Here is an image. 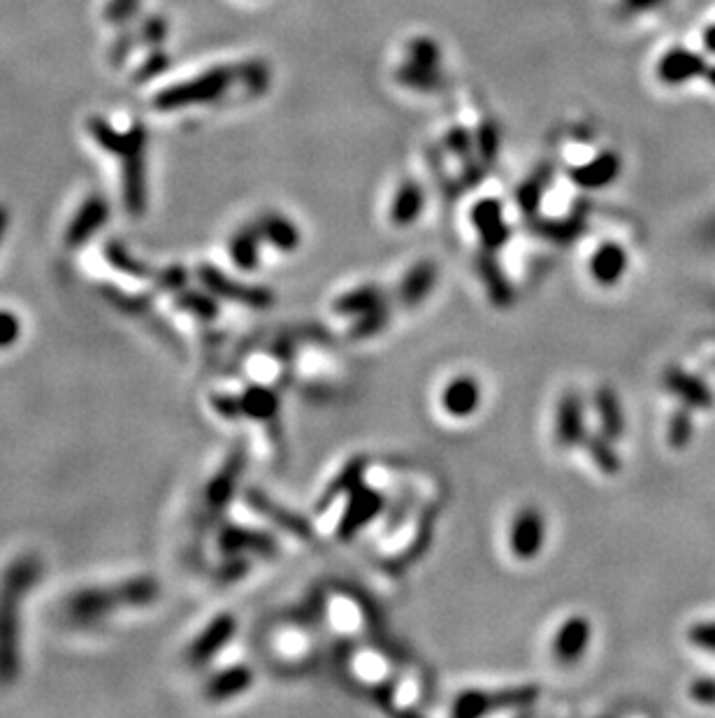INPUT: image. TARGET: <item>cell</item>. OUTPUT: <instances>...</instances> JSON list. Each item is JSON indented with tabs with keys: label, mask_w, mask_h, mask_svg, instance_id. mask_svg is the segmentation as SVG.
<instances>
[{
	"label": "cell",
	"mask_w": 715,
	"mask_h": 718,
	"mask_svg": "<svg viewBox=\"0 0 715 718\" xmlns=\"http://www.w3.org/2000/svg\"><path fill=\"white\" fill-rule=\"evenodd\" d=\"M244 505L254 509L256 514H260L263 519L270 521L272 526H277L279 530H284V533L293 535L295 540H302V542L314 540L312 521H309L307 516L293 512V509H288L281 505V502L270 498L263 488H258V486L244 488Z\"/></svg>",
	"instance_id": "cell-7"
},
{
	"label": "cell",
	"mask_w": 715,
	"mask_h": 718,
	"mask_svg": "<svg viewBox=\"0 0 715 718\" xmlns=\"http://www.w3.org/2000/svg\"><path fill=\"white\" fill-rule=\"evenodd\" d=\"M699 66H702V61H699L697 56L685 54V52H674L662 61L660 73L667 82H683L695 73H699Z\"/></svg>",
	"instance_id": "cell-37"
},
{
	"label": "cell",
	"mask_w": 715,
	"mask_h": 718,
	"mask_svg": "<svg viewBox=\"0 0 715 718\" xmlns=\"http://www.w3.org/2000/svg\"><path fill=\"white\" fill-rule=\"evenodd\" d=\"M688 642L695 649L715 653V621L692 623L688 630Z\"/></svg>",
	"instance_id": "cell-41"
},
{
	"label": "cell",
	"mask_w": 715,
	"mask_h": 718,
	"mask_svg": "<svg viewBox=\"0 0 715 718\" xmlns=\"http://www.w3.org/2000/svg\"><path fill=\"white\" fill-rule=\"evenodd\" d=\"M411 512H414V495L404 493V498L384 514L386 516V535L388 537L395 535V530H400L404 526V521L409 519Z\"/></svg>",
	"instance_id": "cell-42"
},
{
	"label": "cell",
	"mask_w": 715,
	"mask_h": 718,
	"mask_svg": "<svg viewBox=\"0 0 715 718\" xmlns=\"http://www.w3.org/2000/svg\"><path fill=\"white\" fill-rule=\"evenodd\" d=\"M472 224L479 233L483 249L500 251L511 238V228L504 221V210L497 200H481L472 210Z\"/></svg>",
	"instance_id": "cell-17"
},
{
	"label": "cell",
	"mask_w": 715,
	"mask_h": 718,
	"mask_svg": "<svg viewBox=\"0 0 715 718\" xmlns=\"http://www.w3.org/2000/svg\"><path fill=\"white\" fill-rule=\"evenodd\" d=\"M105 298L110 300V303H114L119 307V310H124L128 314H137L142 310H149V298L147 296H124V293L114 291L112 286H105Z\"/></svg>",
	"instance_id": "cell-43"
},
{
	"label": "cell",
	"mask_w": 715,
	"mask_h": 718,
	"mask_svg": "<svg viewBox=\"0 0 715 718\" xmlns=\"http://www.w3.org/2000/svg\"><path fill=\"white\" fill-rule=\"evenodd\" d=\"M260 242H263V235H260L258 226H244L237 231L233 238H230V258L240 270H256L260 261Z\"/></svg>",
	"instance_id": "cell-30"
},
{
	"label": "cell",
	"mask_w": 715,
	"mask_h": 718,
	"mask_svg": "<svg viewBox=\"0 0 715 718\" xmlns=\"http://www.w3.org/2000/svg\"><path fill=\"white\" fill-rule=\"evenodd\" d=\"M233 75L228 70H212V73L200 75L198 80H191L177 89L163 91L161 96L156 98V105L161 110H175V107H186L193 103H205V100L219 98L223 91L228 89Z\"/></svg>",
	"instance_id": "cell-11"
},
{
	"label": "cell",
	"mask_w": 715,
	"mask_h": 718,
	"mask_svg": "<svg viewBox=\"0 0 715 718\" xmlns=\"http://www.w3.org/2000/svg\"><path fill=\"white\" fill-rule=\"evenodd\" d=\"M439 282V265L435 261H418L411 265L407 275L402 277L397 298L404 307H418L430 298Z\"/></svg>",
	"instance_id": "cell-21"
},
{
	"label": "cell",
	"mask_w": 715,
	"mask_h": 718,
	"mask_svg": "<svg viewBox=\"0 0 715 718\" xmlns=\"http://www.w3.org/2000/svg\"><path fill=\"white\" fill-rule=\"evenodd\" d=\"M235 633H237V619L233 614L214 616V619L207 623V628L193 639L189 651H186V660L195 667L207 665L209 660L216 658L223 649H226L230 639L235 637Z\"/></svg>",
	"instance_id": "cell-13"
},
{
	"label": "cell",
	"mask_w": 715,
	"mask_h": 718,
	"mask_svg": "<svg viewBox=\"0 0 715 718\" xmlns=\"http://www.w3.org/2000/svg\"><path fill=\"white\" fill-rule=\"evenodd\" d=\"M613 442L616 440H611L609 435H604L602 430H597V433L585 435L583 444H581V447L585 449V454L590 456L592 465L609 477H616L618 472L623 470V458H620V454L616 451V444Z\"/></svg>",
	"instance_id": "cell-28"
},
{
	"label": "cell",
	"mask_w": 715,
	"mask_h": 718,
	"mask_svg": "<svg viewBox=\"0 0 715 718\" xmlns=\"http://www.w3.org/2000/svg\"><path fill=\"white\" fill-rule=\"evenodd\" d=\"M93 133L100 145L124 161V196L126 207L133 214H142L147 207V182H144V133L133 128L128 135H119L103 121L93 124Z\"/></svg>",
	"instance_id": "cell-3"
},
{
	"label": "cell",
	"mask_w": 715,
	"mask_h": 718,
	"mask_svg": "<svg viewBox=\"0 0 715 718\" xmlns=\"http://www.w3.org/2000/svg\"><path fill=\"white\" fill-rule=\"evenodd\" d=\"M251 570V560L244 554H228L223 563L216 567L214 574L221 584H235V581L244 579Z\"/></svg>",
	"instance_id": "cell-38"
},
{
	"label": "cell",
	"mask_w": 715,
	"mask_h": 718,
	"mask_svg": "<svg viewBox=\"0 0 715 718\" xmlns=\"http://www.w3.org/2000/svg\"><path fill=\"white\" fill-rule=\"evenodd\" d=\"M390 317H393V305H390V300H386L384 305L374 307V310L353 319L349 337L351 340H370V337H377L388 328Z\"/></svg>",
	"instance_id": "cell-34"
},
{
	"label": "cell",
	"mask_w": 715,
	"mask_h": 718,
	"mask_svg": "<svg viewBox=\"0 0 715 718\" xmlns=\"http://www.w3.org/2000/svg\"><path fill=\"white\" fill-rule=\"evenodd\" d=\"M177 310H182L186 314H193L195 319L200 321H214L219 317V298L214 293L205 291H179V296L175 298Z\"/></svg>",
	"instance_id": "cell-33"
},
{
	"label": "cell",
	"mask_w": 715,
	"mask_h": 718,
	"mask_svg": "<svg viewBox=\"0 0 715 718\" xmlns=\"http://www.w3.org/2000/svg\"><path fill=\"white\" fill-rule=\"evenodd\" d=\"M541 203V182H527L518 191V205L525 214H534Z\"/></svg>",
	"instance_id": "cell-45"
},
{
	"label": "cell",
	"mask_w": 715,
	"mask_h": 718,
	"mask_svg": "<svg viewBox=\"0 0 715 718\" xmlns=\"http://www.w3.org/2000/svg\"><path fill=\"white\" fill-rule=\"evenodd\" d=\"M620 172V161L613 154L597 156L592 163H585L572 172V179L583 189H602L611 184Z\"/></svg>",
	"instance_id": "cell-31"
},
{
	"label": "cell",
	"mask_w": 715,
	"mask_h": 718,
	"mask_svg": "<svg viewBox=\"0 0 715 718\" xmlns=\"http://www.w3.org/2000/svg\"><path fill=\"white\" fill-rule=\"evenodd\" d=\"M21 335V321L17 314L0 310V349L12 347Z\"/></svg>",
	"instance_id": "cell-44"
},
{
	"label": "cell",
	"mask_w": 715,
	"mask_h": 718,
	"mask_svg": "<svg viewBox=\"0 0 715 718\" xmlns=\"http://www.w3.org/2000/svg\"><path fill=\"white\" fill-rule=\"evenodd\" d=\"M161 588L154 577H130L114 586L86 588L68 600V612L79 621L103 619V616L117 612L124 607H147L158 600Z\"/></svg>",
	"instance_id": "cell-2"
},
{
	"label": "cell",
	"mask_w": 715,
	"mask_h": 718,
	"mask_svg": "<svg viewBox=\"0 0 715 718\" xmlns=\"http://www.w3.org/2000/svg\"><path fill=\"white\" fill-rule=\"evenodd\" d=\"M186 270L184 268H168L163 272H156V279H158V286L165 291H182L184 284H186Z\"/></svg>",
	"instance_id": "cell-46"
},
{
	"label": "cell",
	"mask_w": 715,
	"mask_h": 718,
	"mask_svg": "<svg viewBox=\"0 0 715 718\" xmlns=\"http://www.w3.org/2000/svg\"><path fill=\"white\" fill-rule=\"evenodd\" d=\"M107 217H110V205L103 196H91L84 200V205L79 207L75 219L70 221L68 233H65V242L68 247L77 249L82 244L89 242L96 231H100L107 224Z\"/></svg>",
	"instance_id": "cell-19"
},
{
	"label": "cell",
	"mask_w": 715,
	"mask_h": 718,
	"mask_svg": "<svg viewBox=\"0 0 715 718\" xmlns=\"http://www.w3.org/2000/svg\"><path fill=\"white\" fill-rule=\"evenodd\" d=\"M105 258L112 268H117L119 272H124V275H128V277H135V279L154 277V270H151L147 263H142L140 258H135L133 254H130L126 244H121V242H107Z\"/></svg>",
	"instance_id": "cell-35"
},
{
	"label": "cell",
	"mask_w": 715,
	"mask_h": 718,
	"mask_svg": "<svg viewBox=\"0 0 715 718\" xmlns=\"http://www.w3.org/2000/svg\"><path fill=\"white\" fill-rule=\"evenodd\" d=\"M627 265H630V256L623 244L604 242L590 258V275L599 286L609 289L625 277Z\"/></svg>",
	"instance_id": "cell-22"
},
{
	"label": "cell",
	"mask_w": 715,
	"mask_h": 718,
	"mask_svg": "<svg viewBox=\"0 0 715 718\" xmlns=\"http://www.w3.org/2000/svg\"><path fill=\"white\" fill-rule=\"evenodd\" d=\"M258 231L263 235V240L272 244L274 249L279 251H295L300 247V231L298 226L293 224L291 219L281 217V214H263L258 219Z\"/></svg>",
	"instance_id": "cell-29"
},
{
	"label": "cell",
	"mask_w": 715,
	"mask_h": 718,
	"mask_svg": "<svg viewBox=\"0 0 715 718\" xmlns=\"http://www.w3.org/2000/svg\"><path fill=\"white\" fill-rule=\"evenodd\" d=\"M583 224L579 219H569V221H551V224H541L539 226V233L544 235V238L553 240V242H560V244H567L579 238Z\"/></svg>",
	"instance_id": "cell-39"
},
{
	"label": "cell",
	"mask_w": 715,
	"mask_h": 718,
	"mask_svg": "<svg viewBox=\"0 0 715 718\" xmlns=\"http://www.w3.org/2000/svg\"><path fill=\"white\" fill-rule=\"evenodd\" d=\"M592 642V623L588 616L572 614L569 619L558 628L553 637V658L560 665H576L588 653Z\"/></svg>",
	"instance_id": "cell-12"
},
{
	"label": "cell",
	"mask_w": 715,
	"mask_h": 718,
	"mask_svg": "<svg viewBox=\"0 0 715 718\" xmlns=\"http://www.w3.org/2000/svg\"><path fill=\"white\" fill-rule=\"evenodd\" d=\"M7 226H10V214H7L5 207H0V242H3V235L7 231Z\"/></svg>",
	"instance_id": "cell-49"
},
{
	"label": "cell",
	"mask_w": 715,
	"mask_h": 718,
	"mask_svg": "<svg viewBox=\"0 0 715 718\" xmlns=\"http://www.w3.org/2000/svg\"><path fill=\"white\" fill-rule=\"evenodd\" d=\"M137 5H140V0H112L110 7H107V17L114 21L128 19Z\"/></svg>",
	"instance_id": "cell-48"
},
{
	"label": "cell",
	"mask_w": 715,
	"mask_h": 718,
	"mask_svg": "<svg viewBox=\"0 0 715 718\" xmlns=\"http://www.w3.org/2000/svg\"><path fill=\"white\" fill-rule=\"evenodd\" d=\"M541 688L534 684L509 688H469L453 700L451 712L455 718H481L486 714L504 712V709H527L539 700Z\"/></svg>",
	"instance_id": "cell-4"
},
{
	"label": "cell",
	"mask_w": 715,
	"mask_h": 718,
	"mask_svg": "<svg viewBox=\"0 0 715 718\" xmlns=\"http://www.w3.org/2000/svg\"><path fill=\"white\" fill-rule=\"evenodd\" d=\"M254 686V670L249 665H233L216 672L205 684V698L212 702H226L247 693Z\"/></svg>",
	"instance_id": "cell-23"
},
{
	"label": "cell",
	"mask_w": 715,
	"mask_h": 718,
	"mask_svg": "<svg viewBox=\"0 0 715 718\" xmlns=\"http://www.w3.org/2000/svg\"><path fill=\"white\" fill-rule=\"evenodd\" d=\"M42 577L38 556L14 558L0 577V686H12L21 667V602Z\"/></svg>",
	"instance_id": "cell-1"
},
{
	"label": "cell",
	"mask_w": 715,
	"mask_h": 718,
	"mask_svg": "<svg viewBox=\"0 0 715 718\" xmlns=\"http://www.w3.org/2000/svg\"><path fill=\"white\" fill-rule=\"evenodd\" d=\"M690 698L699 705H715V679H697L690 686Z\"/></svg>",
	"instance_id": "cell-47"
},
{
	"label": "cell",
	"mask_w": 715,
	"mask_h": 718,
	"mask_svg": "<svg viewBox=\"0 0 715 718\" xmlns=\"http://www.w3.org/2000/svg\"><path fill=\"white\" fill-rule=\"evenodd\" d=\"M367 470H370V458H367L365 454L351 456L349 461L342 465V470H339L337 475L328 481V486L321 491L319 500H316V505H314V512L323 514L325 509H330L337 500L349 498L356 488L365 484Z\"/></svg>",
	"instance_id": "cell-15"
},
{
	"label": "cell",
	"mask_w": 715,
	"mask_h": 718,
	"mask_svg": "<svg viewBox=\"0 0 715 718\" xmlns=\"http://www.w3.org/2000/svg\"><path fill=\"white\" fill-rule=\"evenodd\" d=\"M585 435H588V426H585L583 398L576 391H565L555 412V442L560 449H576L583 444Z\"/></svg>",
	"instance_id": "cell-14"
},
{
	"label": "cell",
	"mask_w": 715,
	"mask_h": 718,
	"mask_svg": "<svg viewBox=\"0 0 715 718\" xmlns=\"http://www.w3.org/2000/svg\"><path fill=\"white\" fill-rule=\"evenodd\" d=\"M209 405H212L214 412L226 421H237L244 416L242 398L233 396V393H214V396L209 398Z\"/></svg>",
	"instance_id": "cell-40"
},
{
	"label": "cell",
	"mask_w": 715,
	"mask_h": 718,
	"mask_svg": "<svg viewBox=\"0 0 715 718\" xmlns=\"http://www.w3.org/2000/svg\"><path fill=\"white\" fill-rule=\"evenodd\" d=\"M198 279L209 293H214V296L221 300H230V303L244 307H254V310H267V307L274 305L272 289H267V286L237 282V279L228 277L226 272H221L216 265H207V263L200 265Z\"/></svg>",
	"instance_id": "cell-6"
},
{
	"label": "cell",
	"mask_w": 715,
	"mask_h": 718,
	"mask_svg": "<svg viewBox=\"0 0 715 718\" xmlns=\"http://www.w3.org/2000/svg\"><path fill=\"white\" fill-rule=\"evenodd\" d=\"M595 412L599 419V430L604 435H609L611 440H620L625 435V409L623 402H620L618 393L611 389V386H599L595 391Z\"/></svg>",
	"instance_id": "cell-27"
},
{
	"label": "cell",
	"mask_w": 715,
	"mask_h": 718,
	"mask_svg": "<svg viewBox=\"0 0 715 718\" xmlns=\"http://www.w3.org/2000/svg\"><path fill=\"white\" fill-rule=\"evenodd\" d=\"M546 519L539 507L527 505L511 521L509 547L518 560L539 558L546 544Z\"/></svg>",
	"instance_id": "cell-10"
},
{
	"label": "cell",
	"mask_w": 715,
	"mask_h": 718,
	"mask_svg": "<svg viewBox=\"0 0 715 718\" xmlns=\"http://www.w3.org/2000/svg\"><path fill=\"white\" fill-rule=\"evenodd\" d=\"M483 391L479 379L474 375L453 377L442 391V407L453 419H469L479 412Z\"/></svg>",
	"instance_id": "cell-18"
},
{
	"label": "cell",
	"mask_w": 715,
	"mask_h": 718,
	"mask_svg": "<svg viewBox=\"0 0 715 718\" xmlns=\"http://www.w3.org/2000/svg\"><path fill=\"white\" fill-rule=\"evenodd\" d=\"M242 407L244 416L251 421L265 423V426H274L279 423L281 414V398L279 393L263 384H251L249 389L242 391Z\"/></svg>",
	"instance_id": "cell-25"
},
{
	"label": "cell",
	"mask_w": 715,
	"mask_h": 718,
	"mask_svg": "<svg viewBox=\"0 0 715 718\" xmlns=\"http://www.w3.org/2000/svg\"><path fill=\"white\" fill-rule=\"evenodd\" d=\"M244 468H247V451L240 444L230 451L226 461L216 475L209 479L205 488V507L209 516H221L226 512V507L233 502L237 488H240V479L244 475Z\"/></svg>",
	"instance_id": "cell-8"
},
{
	"label": "cell",
	"mask_w": 715,
	"mask_h": 718,
	"mask_svg": "<svg viewBox=\"0 0 715 718\" xmlns=\"http://www.w3.org/2000/svg\"><path fill=\"white\" fill-rule=\"evenodd\" d=\"M423 205H425V196L421 186L407 182L395 193L393 205H390V221H393L395 226H411L418 217H421Z\"/></svg>",
	"instance_id": "cell-32"
},
{
	"label": "cell",
	"mask_w": 715,
	"mask_h": 718,
	"mask_svg": "<svg viewBox=\"0 0 715 718\" xmlns=\"http://www.w3.org/2000/svg\"><path fill=\"white\" fill-rule=\"evenodd\" d=\"M386 509H388L386 493L374 486L363 484L346 498L342 516H339L337 521L335 537L339 542H353L372 521L384 516Z\"/></svg>",
	"instance_id": "cell-5"
},
{
	"label": "cell",
	"mask_w": 715,
	"mask_h": 718,
	"mask_svg": "<svg viewBox=\"0 0 715 718\" xmlns=\"http://www.w3.org/2000/svg\"><path fill=\"white\" fill-rule=\"evenodd\" d=\"M219 549L223 554H244L256 558H279L281 547L272 533L258 528H247L240 523H226L219 533Z\"/></svg>",
	"instance_id": "cell-9"
},
{
	"label": "cell",
	"mask_w": 715,
	"mask_h": 718,
	"mask_svg": "<svg viewBox=\"0 0 715 718\" xmlns=\"http://www.w3.org/2000/svg\"><path fill=\"white\" fill-rule=\"evenodd\" d=\"M476 272H479V279L486 286V293L490 303L495 307H511L516 300V291L511 286L507 272L502 270L500 261L495 258V251L481 249V254H476Z\"/></svg>",
	"instance_id": "cell-20"
},
{
	"label": "cell",
	"mask_w": 715,
	"mask_h": 718,
	"mask_svg": "<svg viewBox=\"0 0 715 718\" xmlns=\"http://www.w3.org/2000/svg\"><path fill=\"white\" fill-rule=\"evenodd\" d=\"M664 386L674 393L676 398L683 400V405L692 409H709L713 407V393L702 379L690 375L681 368H669L664 372Z\"/></svg>",
	"instance_id": "cell-24"
},
{
	"label": "cell",
	"mask_w": 715,
	"mask_h": 718,
	"mask_svg": "<svg viewBox=\"0 0 715 718\" xmlns=\"http://www.w3.org/2000/svg\"><path fill=\"white\" fill-rule=\"evenodd\" d=\"M688 405H683L681 409H676L674 414H671L669 419V426H667V442L671 449H685L692 440V435H695V423H692V414H690Z\"/></svg>",
	"instance_id": "cell-36"
},
{
	"label": "cell",
	"mask_w": 715,
	"mask_h": 718,
	"mask_svg": "<svg viewBox=\"0 0 715 718\" xmlns=\"http://www.w3.org/2000/svg\"><path fill=\"white\" fill-rule=\"evenodd\" d=\"M437 516H439L437 505H428L423 509L421 519H418V530H416V535L411 537V542L404 547L400 556H395L393 560H386L384 563V567L390 574H404L411 565L418 563V560L428 554L432 542H435Z\"/></svg>",
	"instance_id": "cell-16"
},
{
	"label": "cell",
	"mask_w": 715,
	"mask_h": 718,
	"mask_svg": "<svg viewBox=\"0 0 715 718\" xmlns=\"http://www.w3.org/2000/svg\"><path fill=\"white\" fill-rule=\"evenodd\" d=\"M386 300H390V298L386 296V291L381 289V286L365 284V286H358V289L346 291V293H342V296H337L335 300H332V314H337V317L356 319V317H360V314H365V312L374 310V307L384 305Z\"/></svg>",
	"instance_id": "cell-26"
}]
</instances>
